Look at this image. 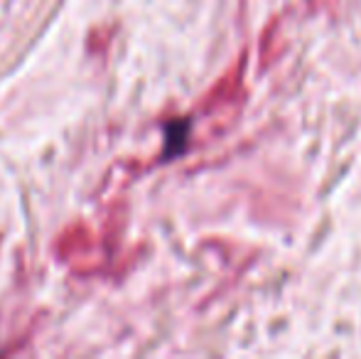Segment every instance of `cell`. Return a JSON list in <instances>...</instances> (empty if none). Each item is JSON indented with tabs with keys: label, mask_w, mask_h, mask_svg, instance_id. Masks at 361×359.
<instances>
[{
	"label": "cell",
	"mask_w": 361,
	"mask_h": 359,
	"mask_svg": "<svg viewBox=\"0 0 361 359\" xmlns=\"http://www.w3.org/2000/svg\"><path fill=\"white\" fill-rule=\"evenodd\" d=\"M175 123L167 126V155H175L185 148V133H187V126H180V133H175Z\"/></svg>",
	"instance_id": "cell-1"
}]
</instances>
